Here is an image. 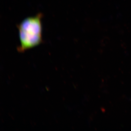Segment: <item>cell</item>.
<instances>
[{
  "label": "cell",
  "mask_w": 131,
  "mask_h": 131,
  "mask_svg": "<svg viewBox=\"0 0 131 131\" xmlns=\"http://www.w3.org/2000/svg\"><path fill=\"white\" fill-rule=\"evenodd\" d=\"M42 16L40 13L35 16L26 18L17 25L20 42L17 48L18 51L23 52L43 42Z\"/></svg>",
  "instance_id": "6da1fadb"
}]
</instances>
